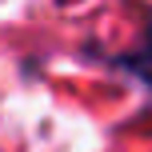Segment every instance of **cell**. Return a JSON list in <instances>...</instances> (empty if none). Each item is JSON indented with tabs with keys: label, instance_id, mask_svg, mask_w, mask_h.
Instances as JSON below:
<instances>
[{
	"label": "cell",
	"instance_id": "obj_1",
	"mask_svg": "<svg viewBox=\"0 0 152 152\" xmlns=\"http://www.w3.org/2000/svg\"><path fill=\"white\" fill-rule=\"evenodd\" d=\"M124 64H132V68H136L140 76H144V80L152 84V20H148V36H144V48H140L136 56H132V60H124Z\"/></svg>",
	"mask_w": 152,
	"mask_h": 152
}]
</instances>
